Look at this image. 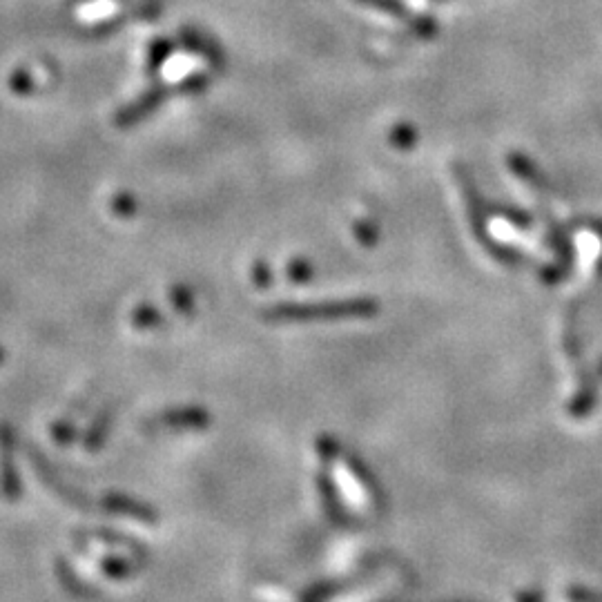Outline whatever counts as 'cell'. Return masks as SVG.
Masks as SVG:
<instances>
[{
  "mask_svg": "<svg viewBox=\"0 0 602 602\" xmlns=\"http://www.w3.org/2000/svg\"><path fill=\"white\" fill-rule=\"evenodd\" d=\"M377 306L373 301H335V304H308V306H277L268 313L273 322H335V319H353L373 315Z\"/></svg>",
  "mask_w": 602,
  "mask_h": 602,
  "instance_id": "cell-1",
  "label": "cell"
},
{
  "mask_svg": "<svg viewBox=\"0 0 602 602\" xmlns=\"http://www.w3.org/2000/svg\"><path fill=\"white\" fill-rule=\"evenodd\" d=\"M0 362H3V351H0Z\"/></svg>",
  "mask_w": 602,
  "mask_h": 602,
  "instance_id": "cell-2",
  "label": "cell"
}]
</instances>
